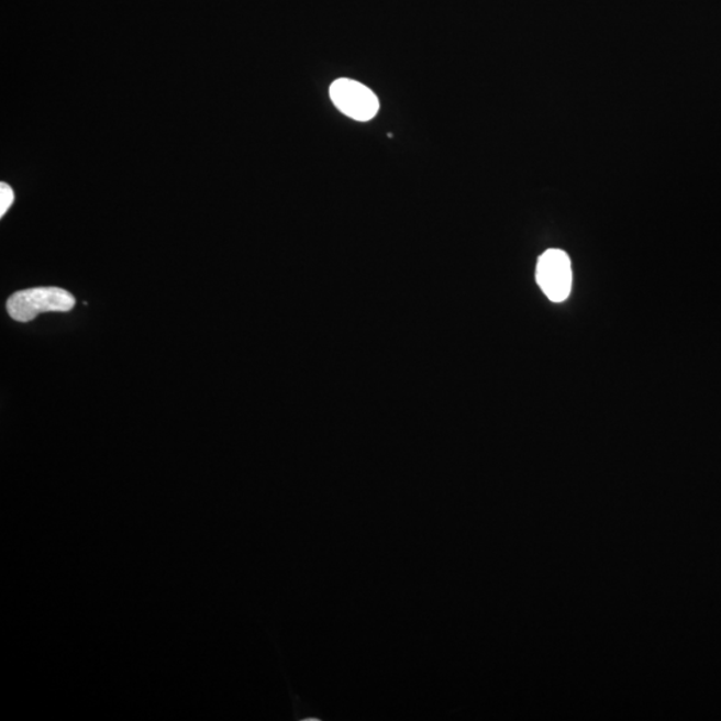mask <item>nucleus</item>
<instances>
[{
  "label": "nucleus",
  "instance_id": "1",
  "mask_svg": "<svg viewBox=\"0 0 721 721\" xmlns=\"http://www.w3.org/2000/svg\"><path fill=\"white\" fill-rule=\"evenodd\" d=\"M76 307V298L60 288H34L18 291L8 301V312L12 320L29 322L42 313L70 312Z\"/></svg>",
  "mask_w": 721,
  "mask_h": 721
},
{
  "label": "nucleus",
  "instance_id": "2",
  "mask_svg": "<svg viewBox=\"0 0 721 721\" xmlns=\"http://www.w3.org/2000/svg\"><path fill=\"white\" fill-rule=\"evenodd\" d=\"M331 98L342 114L358 122L373 120L380 110V101L375 92L353 79L334 80L331 86Z\"/></svg>",
  "mask_w": 721,
  "mask_h": 721
},
{
  "label": "nucleus",
  "instance_id": "3",
  "mask_svg": "<svg viewBox=\"0 0 721 721\" xmlns=\"http://www.w3.org/2000/svg\"><path fill=\"white\" fill-rule=\"evenodd\" d=\"M536 279L541 290L553 302L567 300L572 289V267L568 254L551 248L539 258Z\"/></svg>",
  "mask_w": 721,
  "mask_h": 721
},
{
  "label": "nucleus",
  "instance_id": "4",
  "mask_svg": "<svg viewBox=\"0 0 721 721\" xmlns=\"http://www.w3.org/2000/svg\"><path fill=\"white\" fill-rule=\"evenodd\" d=\"M14 191H12L10 186L0 184V217H4V214L8 213L11 204L14 203Z\"/></svg>",
  "mask_w": 721,
  "mask_h": 721
}]
</instances>
